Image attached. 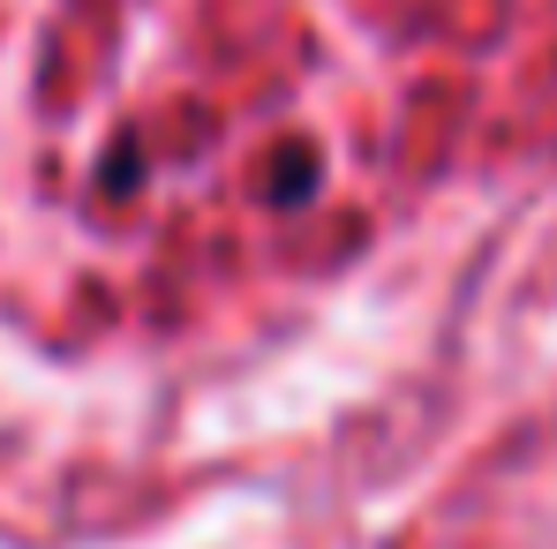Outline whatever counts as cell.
<instances>
[{
	"instance_id": "6da1fadb",
	"label": "cell",
	"mask_w": 557,
	"mask_h": 549,
	"mask_svg": "<svg viewBox=\"0 0 557 549\" xmlns=\"http://www.w3.org/2000/svg\"><path fill=\"white\" fill-rule=\"evenodd\" d=\"M317 174H324L317 151H309V144H286V151L272 159V203L278 211H301V203L317 196Z\"/></svg>"
}]
</instances>
